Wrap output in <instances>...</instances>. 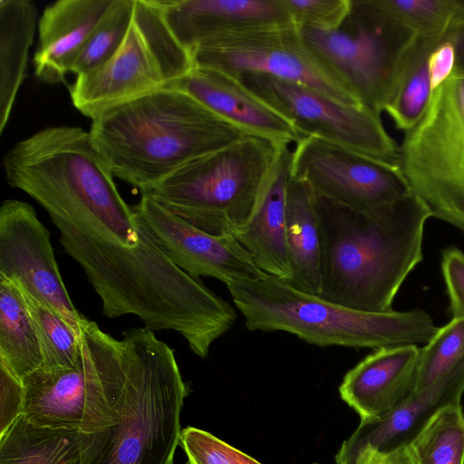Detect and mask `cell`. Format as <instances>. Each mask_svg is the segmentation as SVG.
Listing matches in <instances>:
<instances>
[{
    "label": "cell",
    "instance_id": "1",
    "mask_svg": "<svg viewBox=\"0 0 464 464\" xmlns=\"http://www.w3.org/2000/svg\"><path fill=\"white\" fill-rule=\"evenodd\" d=\"M134 212V211H133ZM134 246L107 243L54 224L64 251L82 268L108 318L133 314L155 332L179 333L205 359L237 320L235 308L200 279L178 266L136 214Z\"/></svg>",
    "mask_w": 464,
    "mask_h": 464
},
{
    "label": "cell",
    "instance_id": "2",
    "mask_svg": "<svg viewBox=\"0 0 464 464\" xmlns=\"http://www.w3.org/2000/svg\"><path fill=\"white\" fill-rule=\"evenodd\" d=\"M315 208L318 296L357 311H392L400 287L423 258L424 227L432 217L428 206L411 192L369 213L318 197Z\"/></svg>",
    "mask_w": 464,
    "mask_h": 464
},
{
    "label": "cell",
    "instance_id": "3",
    "mask_svg": "<svg viewBox=\"0 0 464 464\" xmlns=\"http://www.w3.org/2000/svg\"><path fill=\"white\" fill-rule=\"evenodd\" d=\"M3 165L7 183L34 199L53 224L107 243L137 245L134 212L89 131L76 126L44 128L16 142Z\"/></svg>",
    "mask_w": 464,
    "mask_h": 464
},
{
    "label": "cell",
    "instance_id": "4",
    "mask_svg": "<svg viewBox=\"0 0 464 464\" xmlns=\"http://www.w3.org/2000/svg\"><path fill=\"white\" fill-rule=\"evenodd\" d=\"M89 132L113 176L139 190L198 157L252 135L172 88L103 111L92 120Z\"/></svg>",
    "mask_w": 464,
    "mask_h": 464
},
{
    "label": "cell",
    "instance_id": "5",
    "mask_svg": "<svg viewBox=\"0 0 464 464\" xmlns=\"http://www.w3.org/2000/svg\"><path fill=\"white\" fill-rule=\"evenodd\" d=\"M245 327L286 332L314 345L379 349L427 343L437 327L423 310L369 313L300 291L266 275L227 285Z\"/></svg>",
    "mask_w": 464,
    "mask_h": 464
},
{
    "label": "cell",
    "instance_id": "6",
    "mask_svg": "<svg viewBox=\"0 0 464 464\" xmlns=\"http://www.w3.org/2000/svg\"><path fill=\"white\" fill-rule=\"evenodd\" d=\"M126 381L117 422L98 433L88 464H174L188 390L174 350L146 328L122 332Z\"/></svg>",
    "mask_w": 464,
    "mask_h": 464
},
{
    "label": "cell",
    "instance_id": "7",
    "mask_svg": "<svg viewBox=\"0 0 464 464\" xmlns=\"http://www.w3.org/2000/svg\"><path fill=\"white\" fill-rule=\"evenodd\" d=\"M284 144L248 135L140 192L204 232L232 235L253 214Z\"/></svg>",
    "mask_w": 464,
    "mask_h": 464
},
{
    "label": "cell",
    "instance_id": "8",
    "mask_svg": "<svg viewBox=\"0 0 464 464\" xmlns=\"http://www.w3.org/2000/svg\"><path fill=\"white\" fill-rule=\"evenodd\" d=\"M82 361L72 368H39L23 379V415L33 424L101 433L113 426L126 381L121 339L85 319Z\"/></svg>",
    "mask_w": 464,
    "mask_h": 464
},
{
    "label": "cell",
    "instance_id": "9",
    "mask_svg": "<svg viewBox=\"0 0 464 464\" xmlns=\"http://www.w3.org/2000/svg\"><path fill=\"white\" fill-rule=\"evenodd\" d=\"M325 71L366 110L381 115L390 102L417 34L380 0H350L336 29L297 28Z\"/></svg>",
    "mask_w": 464,
    "mask_h": 464
},
{
    "label": "cell",
    "instance_id": "10",
    "mask_svg": "<svg viewBox=\"0 0 464 464\" xmlns=\"http://www.w3.org/2000/svg\"><path fill=\"white\" fill-rule=\"evenodd\" d=\"M191 53L168 27L156 0H136L129 32L114 55L76 76L73 106L95 119L121 103L163 89L193 68Z\"/></svg>",
    "mask_w": 464,
    "mask_h": 464
},
{
    "label": "cell",
    "instance_id": "11",
    "mask_svg": "<svg viewBox=\"0 0 464 464\" xmlns=\"http://www.w3.org/2000/svg\"><path fill=\"white\" fill-rule=\"evenodd\" d=\"M396 164L432 217L464 234V75L452 74L431 92Z\"/></svg>",
    "mask_w": 464,
    "mask_h": 464
},
{
    "label": "cell",
    "instance_id": "12",
    "mask_svg": "<svg viewBox=\"0 0 464 464\" xmlns=\"http://www.w3.org/2000/svg\"><path fill=\"white\" fill-rule=\"evenodd\" d=\"M235 78L288 121L303 138L317 137L396 164L399 147L380 115L271 75L248 72Z\"/></svg>",
    "mask_w": 464,
    "mask_h": 464
},
{
    "label": "cell",
    "instance_id": "13",
    "mask_svg": "<svg viewBox=\"0 0 464 464\" xmlns=\"http://www.w3.org/2000/svg\"><path fill=\"white\" fill-rule=\"evenodd\" d=\"M191 55L197 67L233 77L248 72L267 74L303 84L341 103L361 106L314 58L293 24L225 35L194 50Z\"/></svg>",
    "mask_w": 464,
    "mask_h": 464
},
{
    "label": "cell",
    "instance_id": "14",
    "mask_svg": "<svg viewBox=\"0 0 464 464\" xmlns=\"http://www.w3.org/2000/svg\"><path fill=\"white\" fill-rule=\"evenodd\" d=\"M295 144L291 174L315 197L369 213L412 192L397 164L317 137Z\"/></svg>",
    "mask_w": 464,
    "mask_h": 464
},
{
    "label": "cell",
    "instance_id": "15",
    "mask_svg": "<svg viewBox=\"0 0 464 464\" xmlns=\"http://www.w3.org/2000/svg\"><path fill=\"white\" fill-rule=\"evenodd\" d=\"M0 276L53 308L80 337L86 317L69 296L50 231L33 206L18 199H5L0 207Z\"/></svg>",
    "mask_w": 464,
    "mask_h": 464
},
{
    "label": "cell",
    "instance_id": "16",
    "mask_svg": "<svg viewBox=\"0 0 464 464\" xmlns=\"http://www.w3.org/2000/svg\"><path fill=\"white\" fill-rule=\"evenodd\" d=\"M131 208L171 260L194 276L213 277L227 285L266 276L233 235L204 232L146 195L140 194Z\"/></svg>",
    "mask_w": 464,
    "mask_h": 464
},
{
    "label": "cell",
    "instance_id": "17",
    "mask_svg": "<svg viewBox=\"0 0 464 464\" xmlns=\"http://www.w3.org/2000/svg\"><path fill=\"white\" fill-rule=\"evenodd\" d=\"M156 1L170 32L190 53L225 35L293 24L281 0Z\"/></svg>",
    "mask_w": 464,
    "mask_h": 464
},
{
    "label": "cell",
    "instance_id": "18",
    "mask_svg": "<svg viewBox=\"0 0 464 464\" xmlns=\"http://www.w3.org/2000/svg\"><path fill=\"white\" fill-rule=\"evenodd\" d=\"M463 392L464 355L430 387L385 416L361 421L342 443L335 464H356L365 451H387L408 444L438 410L460 402Z\"/></svg>",
    "mask_w": 464,
    "mask_h": 464
},
{
    "label": "cell",
    "instance_id": "19",
    "mask_svg": "<svg viewBox=\"0 0 464 464\" xmlns=\"http://www.w3.org/2000/svg\"><path fill=\"white\" fill-rule=\"evenodd\" d=\"M419 355L414 344L375 349L343 376L342 400L361 421L385 416L415 393Z\"/></svg>",
    "mask_w": 464,
    "mask_h": 464
},
{
    "label": "cell",
    "instance_id": "20",
    "mask_svg": "<svg viewBox=\"0 0 464 464\" xmlns=\"http://www.w3.org/2000/svg\"><path fill=\"white\" fill-rule=\"evenodd\" d=\"M165 88L182 91L221 119L249 134L279 143L303 137L282 115L248 91L237 78L209 68H193Z\"/></svg>",
    "mask_w": 464,
    "mask_h": 464
},
{
    "label": "cell",
    "instance_id": "21",
    "mask_svg": "<svg viewBox=\"0 0 464 464\" xmlns=\"http://www.w3.org/2000/svg\"><path fill=\"white\" fill-rule=\"evenodd\" d=\"M114 0H59L38 21L35 75L49 84L64 82L92 32Z\"/></svg>",
    "mask_w": 464,
    "mask_h": 464
},
{
    "label": "cell",
    "instance_id": "22",
    "mask_svg": "<svg viewBox=\"0 0 464 464\" xmlns=\"http://www.w3.org/2000/svg\"><path fill=\"white\" fill-rule=\"evenodd\" d=\"M291 166L292 150L284 144L253 214L232 234L261 271L285 282L291 277L286 244V194Z\"/></svg>",
    "mask_w": 464,
    "mask_h": 464
},
{
    "label": "cell",
    "instance_id": "23",
    "mask_svg": "<svg viewBox=\"0 0 464 464\" xmlns=\"http://www.w3.org/2000/svg\"><path fill=\"white\" fill-rule=\"evenodd\" d=\"M97 434L40 427L22 414L0 437V464H88Z\"/></svg>",
    "mask_w": 464,
    "mask_h": 464
},
{
    "label": "cell",
    "instance_id": "24",
    "mask_svg": "<svg viewBox=\"0 0 464 464\" xmlns=\"http://www.w3.org/2000/svg\"><path fill=\"white\" fill-rule=\"evenodd\" d=\"M286 244L291 277L285 282L307 294L320 293V238L315 197L302 180L290 177L286 194Z\"/></svg>",
    "mask_w": 464,
    "mask_h": 464
},
{
    "label": "cell",
    "instance_id": "25",
    "mask_svg": "<svg viewBox=\"0 0 464 464\" xmlns=\"http://www.w3.org/2000/svg\"><path fill=\"white\" fill-rule=\"evenodd\" d=\"M37 24L29 0H0V133L8 123L25 75Z\"/></svg>",
    "mask_w": 464,
    "mask_h": 464
},
{
    "label": "cell",
    "instance_id": "26",
    "mask_svg": "<svg viewBox=\"0 0 464 464\" xmlns=\"http://www.w3.org/2000/svg\"><path fill=\"white\" fill-rule=\"evenodd\" d=\"M43 354L18 285L0 276V363L23 381L41 368Z\"/></svg>",
    "mask_w": 464,
    "mask_h": 464
},
{
    "label": "cell",
    "instance_id": "27",
    "mask_svg": "<svg viewBox=\"0 0 464 464\" xmlns=\"http://www.w3.org/2000/svg\"><path fill=\"white\" fill-rule=\"evenodd\" d=\"M445 40L417 35L406 56L393 94L384 110L397 129L408 131L426 111L432 92L429 58L432 51Z\"/></svg>",
    "mask_w": 464,
    "mask_h": 464
},
{
    "label": "cell",
    "instance_id": "28",
    "mask_svg": "<svg viewBox=\"0 0 464 464\" xmlns=\"http://www.w3.org/2000/svg\"><path fill=\"white\" fill-rule=\"evenodd\" d=\"M408 447L415 464H464V413L460 402L438 410Z\"/></svg>",
    "mask_w": 464,
    "mask_h": 464
},
{
    "label": "cell",
    "instance_id": "29",
    "mask_svg": "<svg viewBox=\"0 0 464 464\" xmlns=\"http://www.w3.org/2000/svg\"><path fill=\"white\" fill-rule=\"evenodd\" d=\"M15 284L24 296L37 334L44 359L41 368L76 366L82 359L80 337L53 308Z\"/></svg>",
    "mask_w": 464,
    "mask_h": 464
},
{
    "label": "cell",
    "instance_id": "30",
    "mask_svg": "<svg viewBox=\"0 0 464 464\" xmlns=\"http://www.w3.org/2000/svg\"><path fill=\"white\" fill-rule=\"evenodd\" d=\"M382 5L417 35L447 39L464 25V0H380Z\"/></svg>",
    "mask_w": 464,
    "mask_h": 464
},
{
    "label": "cell",
    "instance_id": "31",
    "mask_svg": "<svg viewBox=\"0 0 464 464\" xmlns=\"http://www.w3.org/2000/svg\"><path fill=\"white\" fill-rule=\"evenodd\" d=\"M136 0H114L77 57L71 73L91 72L110 60L122 44L131 24Z\"/></svg>",
    "mask_w": 464,
    "mask_h": 464
},
{
    "label": "cell",
    "instance_id": "32",
    "mask_svg": "<svg viewBox=\"0 0 464 464\" xmlns=\"http://www.w3.org/2000/svg\"><path fill=\"white\" fill-rule=\"evenodd\" d=\"M420 348L415 392L430 387L464 355V318H452Z\"/></svg>",
    "mask_w": 464,
    "mask_h": 464
},
{
    "label": "cell",
    "instance_id": "33",
    "mask_svg": "<svg viewBox=\"0 0 464 464\" xmlns=\"http://www.w3.org/2000/svg\"><path fill=\"white\" fill-rule=\"evenodd\" d=\"M179 445L188 464H262L210 432L191 426L182 429Z\"/></svg>",
    "mask_w": 464,
    "mask_h": 464
},
{
    "label": "cell",
    "instance_id": "34",
    "mask_svg": "<svg viewBox=\"0 0 464 464\" xmlns=\"http://www.w3.org/2000/svg\"><path fill=\"white\" fill-rule=\"evenodd\" d=\"M296 28H339L348 16L350 0H281Z\"/></svg>",
    "mask_w": 464,
    "mask_h": 464
},
{
    "label": "cell",
    "instance_id": "35",
    "mask_svg": "<svg viewBox=\"0 0 464 464\" xmlns=\"http://www.w3.org/2000/svg\"><path fill=\"white\" fill-rule=\"evenodd\" d=\"M441 272L452 318H464V253L450 246L441 255Z\"/></svg>",
    "mask_w": 464,
    "mask_h": 464
},
{
    "label": "cell",
    "instance_id": "36",
    "mask_svg": "<svg viewBox=\"0 0 464 464\" xmlns=\"http://www.w3.org/2000/svg\"><path fill=\"white\" fill-rule=\"evenodd\" d=\"M23 403L22 381L0 363V437L22 415Z\"/></svg>",
    "mask_w": 464,
    "mask_h": 464
},
{
    "label": "cell",
    "instance_id": "37",
    "mask_svg": "<svg viewBox=\"0 0 464 464\" xmlns=\"http://www.w3.org/2000/svg\"><path fill=\"white\" fill-rule=\"evenodd\" d=\"M455 65L456 57L453 44L446 39L432 51L429 58V72L432 91L452 75Z\"/></svg>",
    "mask_w": 464,
    "mask_h": 464
},
{
    "label": "cell",
    "instance_id": "38",
    "mask_svg": "<svg viewBox=\"0 0 464 464\" xmlns=\"http://www.w3.org/2000/svg\"><path fill=\"white\" fill-rule=\"evenodd\" d=\"M356 464H415L408 444L387 451L368 450L362 453Z\"/></svg>",
    "mask_w": 464,
    "mask_h": 464
},
{
    "label": "cell",
    "instance_id": "39",
    "mask_svg": "<svg viewBox=\"0 0 464 464\" xmlns=\"http://www.w3.org/2000/svg\"><path fill=\"white\" fill-rule=\"evenodd\" d=\"M455 50L456 65L452 74L464 73V25L453 30L447 37Z\"/></svg>",
    "mask_w": 464,
    "mask_h": 464
},
{
    "label": "cell",
    "instance_id": "40",
    "mask_svg": "<svg viewBox=\"0 0 464 464\" xmlns=\"http://www.w3.org/2000/svg\"><path fill=\"white\" fill-rule=\"evenodd\" d=\"M459 75H464V73H460Z\"/></svg>",
    "mask_w": 464,
    "mask_h": 464
},
{
    "label": "cell",
    "instance_id": "41",
    "mask_svg": "<svg viewBox=\"0 0 464 464\" xmlns=\"http://www.w3.org/2000/svg\"><path fill=\"white\" fill-rule=\"evenodd\" d=\"M314 464H317V463H314Z\"/></svg>",
    "mask_w": 464,
    "mask_h": 464
}]
</instances>
